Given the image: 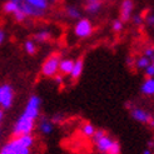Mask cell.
<instances>
[{"label":"cell","instance_id":"1","mask_svg":"<svg viewBox=\"0 0 154 154\" xmlns=\"http://www.w3.org/2000/svg\"><path fill=\"white\" fill-rule=\"evenodd\" d=\"M91 138H93L95 148H97V150L99 153H103V154H106V153L119 154L120 150H122L120 144L115 139H113V138L103 129H97Z\"/></svg>","mask_w":154,"mask_h":154},{"label":"cell","instance_id":"2","mask_svg":"<svg viewBox=\"0 0 154 154\" xmlns=\"http://www.w3.org/2000/svg\"><path fill=\"white\" fill-rule=\"evenodd\" d=\"M35 125H36L35 119L28 117L25 114H21L13 127V135L18 137L23 134H32L35 129Z\"/></svg>","mask_w":154,"mask_h":154},{"label":"cell","instance_id":"3","mask_svg":"<svg viewBox=\"0 0 154 154\" xmlns=\"http://www.w3.org/2000/svg\"><path fill=\"white\" fill-rule=\"evenodd\" d=\"M0 154H32V148L25 147L18 137H13L0 148Z\"/></svg>","mask_w":154,"mask_h":154},{"label":"cell","instance_id":"4","mask_svg":"<svg viewBox=\"0 0 154 154\" xmlns=\"http://www.w3.org/2000/svg\"><path fill=\"white\" fill-rule=\"evenodd\" d=\"M60 54L59 53H53L44 60V63L42 65V74L47 78H53L55 74L59 72V63H60Z\"/></svg>","mask_w":154,"mask_h":154},{"label":"cell","instance_id":"5","mask_svg":"<svg viewBox=\"0 0 154 154\" xmlns=\"http://www.w3.org/2000/svg\"><path fill=\"white\" fill-rule=\"evenodd\" d=\"M40 108H42L40 97L36 95V94H33V95L29 97L23 114H25V115H28V117L38 120V118H39V115H40Z\"/></svg>","mask_w":154,"mask_h":154},{"label":"cell","instance_id":"6","mask_svg":"<svg viewBox=\"0 0 154 154\" xmlns=\"http://www.w3.org/2000/svg\"><path fill=\"white\" fill-rule=\"evenodd\" d=\"M14 103V89L10 84L0 85V108L3 110H8L13 106Z\"/></svg>","mask_w":154,"mask_h":154},{"label":"cell","instance_id":"7","mask_svg":"<svg viewBox=\"0 0 154 154\" xmlns=\"http://www.w3.org/2000/svg\"><path fill=\"white\" fill-rule=\"evenodd\" d=\"M130 115H132V118L134 120L142 123V124L153 125L154 119H153L152 113L142 106H132V109H130Z\"/></svg>","mask_w":154,"mask_h":154},{"label":"cell","instance_id":"8","mask_svg":"<svg viewBox=\"0 0 154 154\" xmlns=\"http://www.w3.org/2000/svg\"><path fill=\"white\" fill-rule=\"evenodd\" d=\"M93 33V25L88 19H78V23L74 26V34L78 38H88Z\"/></svg>","mask_w":154,"mask_h":154},{"label":"cell","instance_id":"9","mask_svg":"<svg viewBox=\"0 0 154 154\" xmlns=\"http://www.w3.org/2000/svg\"><path fill=\"white\" fill-rule=\"evenodd\" d=\"M133 10H134V3L133 0H123L120 5V20L123 23H127L133 17Z\"/></svg>","mask_w":154,"mask_h":154},{"label":"cell","instance_id":"10","mask_svg":"<svg viewBox=\"0 0 154 154\" xmlns=\"http://www.w3.org/2000/svg\"><path fill=\"white\" fill-rule=\"evenodd\" d=\"M20 9L21 11L25 14L26 18H42L45 15V11L42 9H38V8L30 5L28 3L24 2H20Z\"/></svg>","mask_w":154,"mask_h":154},{"label":"cell","instance_id":"11","mask_svg":"<svg viewBox=\"0 0 154 154\" xmlns=\"http://www.w3.org/2000/svg\"><path fill=\"white\" fill-rule=\"evenodd\" d=\"M83 69H84V61L82 58L79 59H76L74 60V64H73V69H72V72H70V78L72 80H78L82 74H83Z\"/></svg>","mask_w":154,"mask_h":154},{"label":"cell","instance_id":"12","mask_svg":"<svg viewBox=\"0 0 154 154\" xmlns=\"http://www.w3.org/2000/svg\"><path fill=\"white\" fill-rule=\"evenodd\" d=\"M38 129L39 132L44 135H49L53 133L54 130V123L50 120V119H47V118H42L39 124H38Z\"/></svg>","mask_w":154,"mask_h":154},{"label":"cell","instance_id":"13","mask_svg":"<svg viewBox=\"0 0 154 154\" xmlns=\"http://www.w3.org/2000/svg\"><path fill=\"white\" fill-rule=\"evenodd\" d=\"M140 91H142V94L147 95V97L154 95V79L153 78L145 79L140 87Z\"/></svg>","mask_w":154,"mask_h":154},{"label":"cell","instance_id":"14","mask_svg":"<svg viewBox=\"0 0 154 154\" xmlns=\"http://www.w3.org/2000/svg\"><path fill=\"white\" fill-rule=\"evenodd\" d=\"M74 60L73 59H60L59 63V72L63 75H69L73 69Z\"/></svg>","mask_w":154,"mask_h":154},{"label":"cell","instance_id":"15","mask_svg":"<svg viewBox=\"0 0 154 154\" xmlns=\"http://www.w3.org/2000/svg\"><path fill=\"white\" fill-rule=\"evenodd\" d=\"M102 2L100 0H88V3L85 5V10L89 14H97L99 10L102 9Z\"/></svg>","mask_w":154,"mask_h":154},{"label":"cell","instance_id":"16","mask_svg":"<svg viewBox=\"0 0 154 154\" xmlns=\"http://www.w3.org/2000/svg\"><path fill=\"white\" fill-rule=\"evenodd\" d=\"M3 9L5 13L8 14H14V13H17L19 9H20V2H14V0H8V2L4 4L3 6Z\"/></svg>","mask_w":154,"mask_h":154},{"label":"cell","instance_id":"17","mask_svg":"<svg viewBox=\"0 0 154 154\" xmlns=\"http://www.w3.org/2000/svg\"><path fill=\"white\" fill-rule=\"evenodd\" d=\"M51 39V33L49 30H40L34 35L35 43H47Z\"/></svg>","mask_w":154,"mask_h":154},{"label":"cell","instance_id":"18","mask_svg":"<svg viewBox=\"0 0 154 154\" xmlns=\"http://www.w3.org/2000/svg\"><path fill=\"white\" fill-rule=\"evenodd\" d=\"M21 2L28 3V4L38 8V9H42L44 11H47V9L49 8V0H21Z\"/></svg>","mask_w":154,"mask_h":154},{"label":"cell","instance_id":"19","mask_svg":"<svg viewBox=\"0 0 154 154\" xmlns=\"http://www.w3.org/2000/svg\"><path fill=\"white\" fill-rule=\"evenodd\" d=\"M65 14L68 15V18H70V19H74V20L80 19V10L74 5L66 6L65 8Z\"/></svg>","mask_w":154,"mask_h":154},{"label":"cell","instance_id":"20","mask_svg":"<svg viewBox=\"0 0 154 154\" xmlns=\"http://www.w3.org/2000/svg\"><path fill=\"white\" fill-rule=\"evenodd\" d=\"M150 63H153V61H152L149 58H147L145 55H142V57L137 58V59L134 60V65H135L137 69H145Z\"/></svg>","mask_w":154,"mask_h":154},{"label":"cell","instance_id":"21","mask_svg":"<svg viewBox=\"0 0 154 154\" xmlns=\"http://www.w3.org/2000/svg\"><path fill=\"white\" fill-rule=\"evenodd\" d=\"M24 49H25V51L29 54V55H35L36 51H38V45H36L35 40L28 39L24 43Z\"/></svg>","mask_w":154,"mask_h":154},{"label":"cell","instance_id":"22","mask_svg":"<svg viewBox=\"0 0 154 154\" xmlns=\"http://www.w3.org/2000/svg\"><path fill=\"white\" fill-rule=\"evenodd\" d=\"M95 130H97V128L93 124H90V123H84V124L82 125V134L88 137V138L93 137V134L95 133Z\"/></svg>","mask_w":154,"mask_h":154},{"label":"cell","instance_id":"23","mask_svg":"<svg viewBox=\"0 0 154 154\" xmlns=\"http://www.w3.org/2000/svg\"><path fill=\"white\" fill-rule=\"evenodd\" d=\"M123 25H124V23H123L120 19H117V20H114V21H113L112 29L114 30L115 33H120L122 30H123Z\"/></svg>","mask_w":154,"mask_h":154},{"label":"cell","instance_id":"24","mask_svg":"<svg viewBox=\"0 0 154 154\" xmlns=\"http://www.w3.org/2000/svg\"><path fill=\"white\" fill-rule=\"evenodd\" d=\"M14 15V18H15V20H17L18 23H23V21H25V19H26V17H25V14L21 11V9H19L17 13H14L13 14Z\"/></svg>","mask_w":154,"mask_h":154},{"label":"cell","instance_id":"25","mask_svg":"<svg viewBox=\"0 0 154 154\" xmlns=\"http://www.w3.org/2000/svg\"><path fill=\"white\" fill-rule=\"evenodd\" d=\"M130 19H132L133 24H134V25H137V26L142 25L143 23H144V19H143V17H140V15H134V17H132Z\"/></svg>","mask_w":154,"mask_h":154},{"label":"cell","instance_id":"26","mask_svg":"<svg viewBox=\"0 0 154 154\" xmlns=\"http://www.w3.org/2000/svg\"><path fill=\"white\" fill-rule=\"evenodd\" d=\"M144 55L153 61V59H154V49H153V47H147L145 48L144 49Z\"/></svg>","mask_w":154,"mask_h":154},{"label":"cell","instance_id":"27","mask_svg":"<svg viewBox=\"0 0 154 154\" xmlns=\"http://www.w3.org/2000/svg\"><path fill=\"white\" fill-rule=\"evenodd\" d=\"M145 75H147V78H153L154 76V64L153 63H150L145 68Z\"/></svg>","mask_w":154,"mask_h":154},{"label":"cell","instance_id":"28","mask_svg":"<svg viewBox=\"0 0 154 154\" xmlns=\"http://www.w3.org/2000/svg\"><path fill=\"white\" fill-rule=\"evenodd\" d=\"M145 23H147L148 26H150V28H153V26H154V15H153V13H152V11L147 15V18H145Z\"/></svg>","mask_w":154,"mask_h":154},{"label":"cell","instance_id":"29","mask_svg":"<svg viewBox=\"0 0 154 154\" xmlns=\"http://www.w3.org/2000/svg\"><path fill=\"white\" fill-rule=\"evenodd\" d=\"M53 78H54V80H55L57 84H63V82H64V75L60 74V73L55 74V75L53 76Z\"/></svg>","mask_w":154,"mask_h":154},{"label":"cell","instance_id":"30","mask_svg":"<svg viewBox=\"0 0 154 154\" xmlns=\"http://www.w3.org/2000/svg\"><path fill=\"white\" fill-rule=\"evenodd\" d=\"M4 40H5V32L3 29H0V45L4 43Z\"/></svg>","mask_w":154,"mask_h":154},{"label":"cell","instance_id":"31","mask_svg":"<svg viewBox=\"0 0 154 154\" xmlns=\"http://www.w3.org/2000/svg\"><path fill=\"white\" fill-rule=\"evenodd\" d=\"M3 118H4V110L0 108V123L3 122Z\"/></svg>","mask_w":154,"mask_h":154},{"label":"cell","instance_id":"32","mask_svg":"<svg viewBox=\"0 0 154 154\" xmlns=\"http://www.w3.org/2000/svg\"><path fill=\"white\" fill-rule=\"evenodd\" d=\"M143 154H152V150H150V148H147V149H144Z\"/></svg>","mask_w":154,"mask_h":154},{"label":"cell","instance_id":"33","mask_svg":"<svg viewBox=\"0 0 154 154\" xmlns=\"http://www.w3.org/2000/svg\"><path fill=\"white\" fill-rule=\"evenodd\" d=\"M53 3H58V2H60V0H51Z\"/></svg>","mask_w":154,"mask_h":154},{"label":"cell","instance_id":"34","mask_svg":"<svg viewBox=\"0 0 154 154\" xmlns=\"http://www.w3.org/2000/svg\"><path fill=\"white\" fill-rule=\"evenodd\" d=\"M14 2H21V0H14Z\"/></svg>","mask_w":154,"mask_h":154},{"label":"cell","instance_id":"35","mask_svg":"<svg viewBox=\"0 0 154 154\" xmlns=\"http://www.w3.org/2000/svg\"><path fill=\"white\" fill-rule=\"evenodd\" d=\"M0 137H2V130H0Z\"/></svg>","mask_w":154,"mask_h":154},{"label":"cell","instance_id":"36","mask_svg":"<svg viewBox=\"0 0 154 154\" xmlns=\"http://www.w3.org/2000/svg\"><path fill=\"white\" fill-rule=\"evenodd\" d=\"M106 154H113V153H106Z\"/></svg>","mask_w":154,"mask_h":154}]
</instances>
